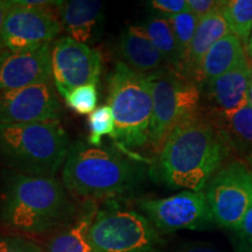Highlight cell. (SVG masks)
<instances>
[{"label":"cell","instance_id":"8fae6325","mask_svg":"<svg viewBox=\"0 0 252 252\" xmlns=\"http://www.w3.org/2000/svg\"><path fill=\"white\" fill-rule=\"evenodd\" d=\"M61 30L62 25L53 11L21 6L12 0L0 35V47L11 53L40 48L55 40Z\"/></svg>","mask_w":252,"mask_h":252},{"label":"cell","instance_id":"6da1fadb","mask_svg":"<svg viewBox=\"0 0 252 252\" xmlns=\"http://www.w3.org/2000/svg\"><path fill=\"white\" fill-rule=\"evenodd\" d=\"M230 153L220 131L198 111L168 135L158 154L157 174L169 188L202 191Z\"/></svg>","mask_w":252,"mask_h":252},{"label":"cell","instance_id":"83f0119b","mask_svg":"<svg viewBox=\"0 0 252 252\" xmlns=\"http://www.w3.org/2000/svg\"><path fill=\"white\" fill-rule=\"evenodd\" d=\"M188 1V11L196 15V17L202 19L209 15L216 9L220 8L223 1H215V0H187Z\"/></svg>","mask_w":252,"mask_h":252},{"label":"cell","instance_id":"836d02e7","mask_svg":"<svg viewBox=\"0 0 252 252\" xmlns=\"http://www.w3.org/2000/svg\"><path fill=\"white\" fill-rule=\"evenodd\" d=\"M248 99L250 105L252 106V82L250 81V84H249V90H248Z\"/></svg>","mask_w":252,"mask_h":252},{"label":"cell","instance_id":"7402d4cb","mask_svg":"<svg viewBox=\"0 0 252 252\" xmlns=\"http://www.w3.org/2000/svg\"><path fill=\"white\" fill-rule=\"evenodd\" d=\"M222 14L230 33L237 36L247 48L252 32V0L223 1Z\"/></svg>","mask_w":252,"mask_h":252},{"label":"cell","instance_id":"3957f363","mask_svg":"<svg viewBox=\"0 0 252 252\" xmlns=\"http://www.w3.org/2000/svg\"><path fill=\"white\" fill-rule=\"evenodd\" d=\"M145 166L115 151L89 143L70 145L62 169L63 185L70 193L94 201L133 191L145 178Z\"/></svg>","mask_w":252,"mask_h":252},{"label":"cell","instance_id":"d6986e66","mask_svg":"<svg viewBox=\"0 0 252 252\" xmlns=\"http://www.w3.org/2000/svg\"><path fill=\"white\" fill-rule=\"evenodd\" d=\"M247 59V50L243 43L237 36L229 33L208 50L195 82L197 84L209 83L210 81L232 70Z\"/></svg>","mask_w":252,"mask_h":252},{"label":"cell","instance_id":"44dd1931","mask_svg":"<svg viewBox=\"0 0 252 252\" xmlns=\"http://www.w3.org/2000/svg\"><path fill=\"white\" fill-rule=\"evenodd\" d=\"M139 25L144 28L145 33L152 41L153 45L165 58L166 63H168L174 70L181 72L180 50L168 19L156 15Z\"/></svg>","mask_w":252,"mask_h":252},{"label":"cell","instance_id":"9c48e42d","mask_svg":"<svg viewBox=\"0 0 252 252\" xmlns=\"http://www.w3.org/2000/svg\"><path fill=\"white\" fill-rule=\"evenodd\" d=\"M143 214L159 232L206 230L215 225L204 190H185L162 198L139 201Z\"/></svg>","mask_w":252,"mask_h":252},{"label":"cell","instance_id":"ffe728a7","mask_svg":"<svg viewBox=\"0 0 252 252\" xmlns=\"http://www.w3.org/2000/svg\"><path fill=\"white\" fill-rule=\"evenodd\" d=\"M229 33V27L222 14V6L215 12L201 19L195 32L194 39L191 41V46L189 48L187 61L184 68V75L195 81L197 72L200 70L201 63L208 50Z\"/></svg>","mask_w":252,"mask_h":252},{"label":"cell","instance_id":"603a6c76","mask_svg":"<svg viewBox=\"0 0 252 252\" xmlns=\"http://www.w3.org/2000/svg\"><path fill=\"white\" fill-rule=\"evenodd\" d=\"M167 19H168L169 24H171L173 33H174L176 42H178L179 50H180L182 63L181 74H184V68L186 61H187L189 48L191 46V41L194 39L195 32H196L198 23H200V19L189 11Z\"/></svg>","mask_w":252,"mask_h":252},{"label":"cell","instance_id":"8992f818","mask_svg":"<svg viewBox=\"0 0 252 252\" xmlns=\"http://www.w3.org/2000/svg\"><path fill=\"white\" fill-rule=\"evenodd\" d=\"M147 76L153 99L150 147L159 154L176 126L200 111L201 93L196 82L174 69Z\"/></svg>","mask_w":252,"mask_h":252},{"label":"cell","instance_id":"9a60e30c","mask_svg":"<svg viewBox=\"0 0 252 252\" xmlns=\"http://www.w3.org/2000/svg\"><path fill=\"white\" fill-rule=\"evenodd\" d=\"M118 53L124 64L143 75L159 71L166 64L165 58L140 25H132L122 32L118 41Z\"/></svg>","mask_w":252,"mask_h":252},{"label":"cell","instance_id":"cb8c5ba5","mask_svg":"<svg viewBox=\"0 0 252 252\" xmlns=\"http://www.w3.org/2000/svg\"><path fill=\"white\" fill-rule=\"evenodd\" d=\"M89 139L88 143L94 146H100L102 139L106 135H112L115 130L112 111L108 104L100 105L91 113L89 121Z\"/></svg>","mask_w":252,"mask_h":252},{"label":"cell","instance_id":"484cf974","mask_svg":"<svg viewBox=\"0 0 252 252\" xmlns=\"http://www.w3.org/2000/svg\"><path fill=\"white\" fill-rule=\"evenodd\" d=\"M0 252H45L39 245L18 235L0 234Z\"/></svg>","mask_w":252,"mask_h":252},{"label":"cell","instance_id":"d590c367","mask_svg":"<svg viewBox=\"0 0 252 252\" xmlns=\"http://www.w3.org/2000/svg\"><path fill=\"white\" fill-rule=\"evenodd\" d=\"M250 81L252 82V67H251V74H250Z\"/></svg>","mask_w":252,"mask_h":252},{"label":"cell","instance_id":"4316f807","mask_svg":"<svg viewBox=\"0 0 252 252\" xmlns=\"http://www.w3.org/2000/svg\"><path fill=\"white\" fill-rule=\"evenodd\" d=\"M149 6L157 12L158 17L171 18L188 11L187 0H152Z\"/></svg>","mask_w":252,"mask_h":252},{"label":"cell","instance_id":"52a82bcc","mask_svg":"<svg viewBox=\"0 0 252 252\" xmlns=\"http://www.w3.org/2000/svg\"><path fill=\"white\" fill-rule=\"evenodd\" d=\"M93 252H156L159 231L143 213L121 207L99 209L89 231Z\"/></svg>","mask_w":252,"mask_h":252},{"label":"cell","instance_id":"f1b7e54d","mask_svg":"<svg viewBox=\"0 0 252 252\" xmlns=\"http://www.w3.org/2000/svg\"><path fill=\"white\" fill-rule=\"evenodd\" d=\"M173 252H223L216 245L206 242H188L181 244Z\"/></svg>","mask_w":252,"mask_h":252},{"label":"cell","instance_id":"7c38bea8","mask_svg":"<svg viewBox=\"0 0 252 252\" xmlns=\"http://www.w3.org/2000/svg\"><path fill=\"white\" fill-rule=\"evenodd\" d=\"M61 104L53 83L0 91V125L60 121Z\"/></svg>","mask_w":252,"mask_h":252},{"label":"cell","instance_id":"e575fe53","mask_svg":"<svg viewBox=\"0 0 252 252\" xmlns=\"http://www.w3.org/2000/svg\"><path fill=\"white\" fill-rule=\"evenodd\" d=\"M6 53V50L5 49H2L1 47H0V61H1V59H2V56H4V54Z\"/></svg>","mask_w":252,"mask_h":252},{"label":"cell","instance_id":"7a4b0ae2","mask_svg":"<svg viewBox=\"0 0 252 252\" xmlns=\"http://www.w3.org/2000/svg\"><path fill=\"white\" fill-rule=\"evenodd\" d=\"M76 212L67 188L55 178L15 171L6 176L0 219L7 228L23 234H46L67 224Z\"/></svg>","mask_w":252,"mask_h":252},{"label":"cell","instance_id":"1f68e13d","mask_svg":"<svg viewBox=\"0 0 252 252\" xmlns=\"http://www.w3.org/2000/svg\"><path fill=\"white\" fill-rule=\"evenodd\" d=\"M12 7V0H0V35H1L2 26H4L6 15Z\"/></svg>","mask_w":252,"mask_h":252},{"label":"cell","instance_id":"4fadbf2b","mask_svg":"<svg viewBox=\"0 0 252 252\" xmlns=\"http://www.w3.org/2000/svg\"><path fill=\"white\" fill-rule=\"evenodd\" d=\"M49 45L25 52H6L0 61V91L52 83Z\"/></svg>","mask_w":252,"mask_h":252},{"label":"cell","instance_id":"277c9868","mask_svg":"<svg viewBox=\"0 0 252 252\" xmlns=\"http://www.w3.org/2000/svg\"><path fill=\"white\" fill-rule=\"evenodd\" d=\"M70 143L60 121L0 125V160L15 172L54 178Z\"/></svg>","mask_w":252,"mask_h":252},{"label":"cell","instance_id":"d6a6232c","mask_svg":"<svg viewBox=\"0 0 252 252\" xmlns=\"http://www.w3.org/2000/svg\"><path fill=\"white\" fill-rule=\"evenodd\" d=\"M245 50H247V55L249 56V58L252 59V32H251L250 39H249L248 46H247V48H245Z\"/></svg>","mask_w":252,"mask_h":252},{"label":"cell","instance_id":"5b68a950","mask_svg":"<svg viewBox=\"0 0 252 252\" xmlns=\"http://www.w3.org/2000/svg\"><path fill=\"white\" fill-rule=\"evenodd\" d=\"M108 105L115 122L111 137L119 146L126 151L150 146L153 99L147 75L118 61L109 78Z\"/></svg>","mask_w":252,"mask_h":252},{"label":"cell","instance_id":"2e32d148","mask_svg":"<svg viewBox=\"0 0 252 252\" xmlns=\"http://www.w3.org/2000/svg\"><path fill=\"white\" fill-rule=\"evenodd\" d=\"M251 65L248 59L222 76L207 83L210 111H230L248 100Z\"/></svg>","mask_w":252,"mask_h":252},{"label":"cell","instance_id":"f546056e","mask_svg":"<svg viewBox=\"0 0 252 252\" xmlns=\"http://www.w3.org/2000/svg\"><path fill=\"white\" fill-rule=\"evenodd\" d=\"M238 236H241L247 243L252 248V207L245 215L243 222H242L241 229L238 232H236Z\"/></svg>","mask_w":252,"mask_h":252},{"label":"cell","instance_id":"5bb4252c","mask_svg":"<svg viewBox=\"0 0 252 252\" xmlns=\"http://www.w3.org/2000/svg\"><path fill=\"white\" fill-rule=\"evenodd\" d=\"M207 118L220 131L225 143L239 157L252 160V106L247 102L230 111H208Z\"/></svg>","mask_w":252,"mask_h":252},{"label":"cell","instance_id":"ac0fdd59","mask_svg":"<svg viewBox=\"0 0 252 252\" xmlns=\"http://www.w3.org/2000/svg\"><path fill=\"white\" fill-rule=\"evenodd\" d=\"M102 12L103 2L97 0L62 1L58 8L60 23L68 33V36L86 45L93 40Z\"/></svg>","mask_w":252,"mask_h":252},{"label":"cell","instance_id":"4dcf8cb0","mask_svg":"<svg viewBox=\"0 0 252 252\" xmlns=\"http://www.w3.org/2000/svg\"><path fill=\"white\" fill-rule=\"evenodd\" d=\"M232 244H234L236 252H252V248L244 241L241 236H238L235 232L234 239H232Z\"/></svg>","mask_w":252,"mask_h":252},{"label":"cell","instance_id":"30bf717a","mask_svg":"<svg viewBox=\"0 0 252 252\" xmlns=\"http://www.w3.org/2000/svg\"><path fill=\"white\" fill-rule=\"evenodd\" d=\"M103 60L99 50L62 36L52 47V70L55 89L63 98L76 88L97 86Z\"/></svg>","mask_w":252,"mask_h":252},{"label":"cell","instance_id":"e0dca14e","mask_svg":"<svg viewBox=\"0 0 252 252\" xmlns=\"http://www.w3.org/2000/svg\"><path fill=\"white\" fill-rule=\"evenodd\" d=\"M98 210L94 201H87L71 220L50 236L45 252H93L89 231Z\"/></svg>","mask_w":252,"mask_h":252},{"label":"cell","instance_id":"ba28073f","mask_svg":"<svg viewBox=\"0 0 252 252\" xmlns=\"http://www.w3.org/2000/svg\"><path fill=\"white\" fill-rule=\"evenodd\" d=\"M204 194L215 225L238 232L252 207V169L242 159L223 165Z\"/></svg>","mask_w":252,"mask_h":252},{"label":"cell","instance_id":"d4e9b609","mask_svg":"<svg viewBox=\"0 0 252 252\" xmlns=\"http://www.w3.org/2000/svg\"><path fill=\"white\" fill-rule=\"evenodd\" d=\"M67 105L80 115H91L97 109L98 93L94 84L76 88L64 98Z\"/></svg>","mask_w":252,"mask_h":252}]
</instances>
